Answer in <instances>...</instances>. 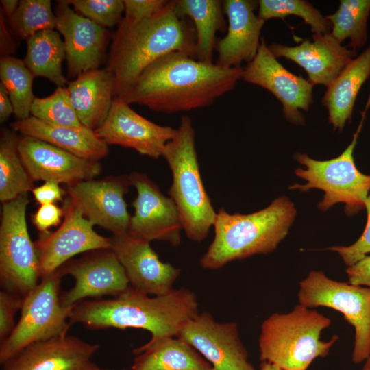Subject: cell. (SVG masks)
<instances>
[{
  "label": "cell",
  "mask_w": 370,
  "mask_h": 370,
  "mask_svg": "<svg viewBox=\"0 0 370 370\" xmlns=\"http://www.w3.org/2000/svg\"><path fill=\"white\" fill-rule=\"evenodd\" d=\"M243 68H225L174 51L149 64L117 96L130 104L174 114L211 106L242 79Z\"/></svg>",
  "instance_id": "cell-1"
},
{
  "label": "cell",
  "mask_w": 370,
  "mask_h": 370,
  "mask_svg": "<svg viewBox=\"0 0 370 370\" xmlns=\"http://www.w3.org/2000/svg\"><path fill=\"white\" fill-rule=\"evenodd\" d=\"M175 1L138 21L121 19L112 36L106 69L114 79V97L129 88L152 62L171 52L195 58L196 33L191 20L179 16Z\"/></svg>",
  "instance_id": "cell-2"
},
{
  "label": "cell",
  "mask_w": 370,
  "mask_h": 370,
  "mask_svg": "<svg viewBox=\"0 0 370 370\" xmlns=\"http://www.w3.org/2000/svg\"><path fill=\"white\" fill-rule=\"evenodd\" d=\"M198 313L197 296L188 289H172L151 297L130 286L112 298L77 304L69 322L92 330L143 329L150 332L151 340H156L177 336L184 323Z\"/></svg>",
  "instance_id": "cell-3"
},
{
  "label": "cell",
  "mask_w": 370,
  "mask_h": 370,
  "mask_svg": "<svg viewBox=\"0 0 370 370\" xmlns=\"http://www.w3.org/2000/svg\"><path fill=\"white\" fill-rule=\"evenodd\" d=\"M297 214L294 204L286 196L251 214L217 213L214 237L200 259L206 269H217L233 260L273 251L288 233Z\"/></svg>",
  "instance_id": "cell-4"
},
{
  "label": "cell",
  "mask_w": 370,
  "mask_h": 370,
  "mask_svg": "<svg viewBox=\"0 0 370 370\" xmlns=\"http://www.w3.org/2000/svg\"><path fill=\"white\" fill-rule=\"evenodd\" d=\"M331 319L315 310L296 306L285 314L274 313L262 323L259 336L260 360L282 370H307L317 358H324L338 336L321 338Z\"/></svg>",
  "instance_id": "cell-5"
},
{
  "label": "cell",
  "mask_w": 370,
  "mask_h": 370,
  "mask_svg": "<svg viewBox=\"0 0 370 370\" xmlns=\"http://www.w3.org/2000/svg\"><path fill=\"white\" fill-rule=\"evenodd\" d=\"M176 130L162 153L172 173L168 194L177 208L186 236L201 242L208 236L217 212L201 177L191 119L183 115Z\"/></svg>",
  "instance_id": "cell-6"
},
{
  "label": "cell",
  "mask_w": 370,
  "mask_h": 370,
  "mask_svg": "<svg viewBox=\"0 0 370 370\" xmlns=\"http://www.w3.org/2000/svg\"><path fill=\"white\" fill-rule=\"evenodd\" d=\"M367 110L362 113L361 122L352 143L338 156L328 160H317L306 153L295 155V160L305 166V169H296L295 173L306 183L294 184L289 189L301 192L310 189L323 190L324 196L317 205L323 212L337 203L345 204V212L348 216L365 208V200L370 192V175H365L357 169L353 153Z\"/></svg>",
  "instance_id": "cell-7"
},
{
  "label": "cell",
  "mask_w": 370,
  "mask_h": 370,
  "mask_svg": "<svg viewBox=\"0 0 370 370\" xmlns=\"http://www.w3.org/2000/svg\"><path fill=\"white\" fill-rule=\"evenodd\" d=\"M64 275L59 268L41 278L24 297L19 321L11 334L0 343L1 365L33 343L67 334L73 307H64L60 302V283Z\"/></svg>",
  "instance_id": "cell-8"
},
{
  "label": "cell",
  "mask_w": 370,
  "mask_h": 370,
  "mask_svg": "<svg viewBox=\"0 0 370 370\" xmlns=\"http://www.w3.org/2000/svg\"><path fill=\"white\" fill-rule=\"evenodd\" d=\"M27 194L3 204L0 225L1 290L27 295L38 284L39 258L29 236L26 209Z\"/></svg>",
  "instance_id": "cell-9"
},
{
  "label": "cell",
  "mask_w": 370,
  "mask_h": 370,
  "mask_svg": "<svg viewBox=\"0 0 370 370\" xmlns=\"http://www.w3.org/2000/svg\"><path fill=\"white\" fill-rule=\"evenodd\" d=\"M298 300L307 308L324 306L341 312L355 330L352 359L365 361L370 354V288L341 282L323 271H312L299 283Z\"/></svg>",
  "instance_id": "cell-10"
},
{
  "label": "cell",
  "mask_w": 370,
  "mask_h": 370,
  "mask_svg": "<svg viewBox=\"0 0 370 370\" xmlns=\"http://www.w3.org/2000/svg\"><path fill=\"white\" fill-rule=\"evenodd\" d=\"M64 220L55 231L40 234L34 242L40 275L43 278L57 271L73 256L86 251L111 248V238L97 233L69 197L64 200Z\"/></svg>",
  "instance_id": "cell-11"
},
{
  "label": "cell",
  "mask_w": 370,
  "mask_h": 370,
  "mask_svg": "<svg viewBox=\"0 0 370 370\" xmlns=\"http://www.w3.org/2000/svg\"><path fill=\"white\" fill-rule=\"evenodd\" d=\"M130 178L137 196L132 203L134 213L130 219L128 235L149 243L162 241L173 246L180 245L183 227L173 200L163 195L146 174L134 172Z\"/></svg>",
  "instance_id": "cell-12"
},
{
  "label": "cell",
  "mask_w": 370,
  "mask_h": 370,
  "mask_svg": "<svg viewBox=\"0 0 370 370\" xmlns=\"http://www.w3.org/2000/svg\"><path fill=\"white\" fill-rule=\"evenodd\" d=\"M242 79L271 92L282 104L285 118L291 123L304 125L312 99L313 84L284 68L261 38L254 58L243 68Z\"/></svg>",
  "instance_id": "cell-13"
},
{
  "label": "cell",
  "mask_w": 370,
  "mask_h": 370,
  "mask_svg": "<svg viewBox=\"0 0 370 370\" xmlns=\"http://www.w3.org/2000/svg\"><path fill=\"white\" fill-rule=\"evenodd\" d=\"M130 175L85 180L67 186L69 197L93 225L113 236L128 234L131 217L124 199L131 186Z\"/></svg>",
  "instance_id": "cell-14"
},
{
  "label": "cell",
  "mask_w": 370,
  "mask_h": 370,
  "mask_svg": "<svg viewBox=\"0 0 370 370\" xmlns=\"http://www.w3.org/2000/svg\"><path fill=\"white\" fill-rule=\"evenodd\" d=\"M177 336L197 351L213 370H256L248 360L234 322L219 323L203 312L184 323Z\"/></svg>",
  "instance_id": "cell-15"
},
{
  "label": "cell",
  "mask_w": 370,
  "mask_h": 370,
  "mask_svg": "<svg viewBox=\"0 0 370 370\" xmlns=\"http://www.w3.org/2000/svg\"><path fill=\"white\" fill-rule=\"evenodd\" d=\"M75 279L69 291L60 295L64 307H73L87 298L116 296L130 286L125 271L111 249H99L61 267Z\"/></svg>",
  "instance_id": "cell-16"
},
{
  "label": "cell",
  "mask_w": 370,
  "mask_h": 370,
  "mask_svg": "<svg viewBox=\"0 0 370 370\" xmlns=\"http://www.w3.org/2000/svg\"><path fill=\"white\" fill-rule=\"evenodd\" d=\"M176 130L150 121L121 98L114 97L107 118L95 132L108 145L132 148L141 155L157 159L162 156Z\"/></svg>",
  "instance_id": "cell-17"
},
{
  "label": "cell",
  "mask_w": 370,
  "mask_h": 370,
  "mask_svg": "<svg viewBox=\"0 0 370 370\" xmlns=\"http://www.w3.org/2000/svg\"><path fill=\"white\" fill-rule=\"evenodd\" d=\"M57 3L56 29L64 38L69 76L76 78L99 69L105 60L109 31L76 12L65 0Z\"/></svg>",
  "instance_id": "cell-18"
},
{
  "label": "cell",
  "mask_w": 370,
  "mask_h": 370,
  "mask_svg": "<svg viewBox=\"0 0 370 370\" xmlns=\"http://www.w3.org/2000/svg\"><path fill=\"white\" fill-rule=\"evenodd\" d=\"M18 149L33 180L73 185L92 180L101 171L100 161L85 159L32 137L21 135Z\"/></svg>",
  "instance_id": "cell-19"
},
{
  "label": "cell",
  "mask_w": 370,
  "mask_h": 370,
  "mask_svg": "<svg viewBox=\"0 0 370 370\" xmlns=\"http://www.w3.org/2000/svg\"><path fill=\"white\" fill-rule=\"evenodd\" d=\"M99 345L64 335L33 343L1 364V370H109L92 360Z\"/></svg>",
  "instance_id": "cell-20"
},
{
  "label": "cell",
  "mask_w": 370,
  "mask_h": 370,
  "mask_svg": "<svg viewBox=\"0 0 370 370\" xmlns=\"http://www.w3.org/2000/svg\"><path fill=\"white\" fill-rule=\"evenodd\" d=\"M110 249L123 265L132 288L153 296L173 289L180 269L161 261L149 242L128 234L112 236Z\"/></svg>",
  "instance_id": "cell-21"
},
{
  "label": "cell",
  "mask_w": 370,
  "mask_h": 370,
  "mask_svg": "<svg viewBox=\"0 0 370 370\" xmlns=\"http://www.w3.org/2000/svg\"><path fill=\"white\" fill-rule=\"evenodd\" d=\"M269 48L278 58L291 60L307 73L313 84L330 86L345 66L357 56L356 51L343 46L332 34H314L298 45L272 43Z\"/></svg>",
  "instance_id": "cell-22"
},
{
  "label": "cell",
  "mask_w": 370,
  "mask_h": 370,
  "mask_svg": "<svg viewBox=\"0 0 370 370\" xmlns=\"http://www.w3.org/2000/svg\"><path fill=\"white\" fill-rule=\"evenodd\" d=\"M256 3L249 0L223 1L228 26L225 37L217 42L215 64L225 68L240 66L249 62L258 53L260 33L265 21L254 13Z\"/></svg>",
  "instance_id": "cell-23"
},
{
  "label": "cell",
  "mask_w": 370,
  "mask_h": 370,
  "mask_svg": "<svg viewBox=\"0 0 370 370\" xmlns=\"http://www.w3.org/2000/svg\"><path fill=\"white\" fill-rule=\"evenodd\" d=\"M73 108L81 123L95 130L107 118L112 103L114 79L103 69L85 71L67 84Z\"/></svg>",
  "instance_id": "cell-24"
},
{
  "label": "cell",
  "mask_w": 370,
  "mask_h": 370,
  "mask_svg": "<svg viewBox=\"0 0 370 370\" xmlns=\"http://www.w3.org/2000/svg\"><path fill=\"white\" fill-rule=\"evenodd\" d=\"M10 126L21 135L45 141L82 158L99 161L109 152L108 145L86 127L53 125L32 116L16 120Z\"/></svg>",
  "instance_id": "cell-25"
},
{
  "label": "cell",
  "mask_w": 370,
  "mask_h": 370,
  "mask_svg": "<svg viewBox=\"0 0 370 370\" xmlns=\"http://www.w3.org/2000/svg\"><path fill=\"white\" fill-rule=\"evenodd\" d=\"M130 370H213L190 344L177 336L149 340L133 350Z\"/></svg>",
  "instance_id": "cell-26"
},
{
  "label": "cell",
  "mask_w": 370,
  "mask_h": 370,
  "mask_svg": "<svg viewBox=\"0 0 370 370\" xmlns=\"http://www.w3.org/2000/svg\"><path fill=\"white\" fill-rule=\"evenodd\" d=\"M369 75L370 45L345 66L327 87L322 98L334 130L342 131L346 122L351 121L358 93Z\"/></svg>",
  "instance_id": "cell-27"
},
{
  "label": "cell",
  "mask_w": 370,
  "mask_h": 370,
  "mask_svg": "<svg viewBox=\"0 0 370 370\" xmlns=\"http://www.w3.org/2000/svg\"><path fill=\"white\" fill-rule=\"evenodd\" d=\"M175 11L180 17L190 18L195 27L196 44L195 58L213 63L216 49V33L227 28L223 1L219 0H175Z\"/></svg>",
  "instance_id": "cell-28"
},
{
  "label": "cell",
  "mask_w": 370,
  "mask_h": 370,
  "mask_svg": "<svg viewBox=\"0 0 370 370\" xmlns=\"http://www.w3.org/2000/svg\"><path fill=\"white\" fill-rule=\"evenodd\" d=\"M26 42L23 61L34 77H45L58 86L68 84L62 68L66 59L65 47L58 31L40 32L29 38Z\"/></svg>",
  "instance_id": "cell-29"
},
{
  "label": "cell",
  "mask_w": 370,
  "mask_h": 370,
  "mask_svg": "<svg viewBox=\"0 0 370 370\" xmlns=\"http://www.w3.org/2000/svg\"><path fill=\"white\" fill-rule=\"evenodd\" d=\"M19 136L16 131L4 129L0 138V200L3 204L27 194L34 188V180L20 156Z\"/></svg>",
  "instance_id": "cell-30"
},
{
  "label": "cell",
  "mask_w": 370,
  "mask_h": 370,
  "mask_svg": "<svg viewBox=\"0 0 370 370\" xmlns=\"http://www.w3.org/2000/svg\"><path fill=\"white\" fill-rule=\"evenodd\" d=\"M370 0H341L338 10L326 16L332 36L341 43L349 38L348 47L356 51L367 40V21Z\"/></svg>",
  "instance_id": "cell-31"
},
{
  "label": "cell",
  "mask_w": 370,
  "mask_h": 370,
  "mask_svg": "<svg viewBox=\"0 0 370 370\" xmlns=\"http://www.w3.org/2000/svg\"><path fill=\"white\" fill-rule=\"evenodd\" d=\"M34 77L23 60L12 56L1 57V83L10 97L17 120L30 116L31 107L36 97L32 90Z\"/></svg>",
  "instance_id": "cell-32"
},
{
  "label": "cell",
  "mask_w": 370,
  "mask_h": 370,
  "mask_svg": "<svg viewBox=\"0 0 370 370\" xmlns=\"http://www.w3.org/2000/svg\"><path fill=\"white\" fill-rule=\"evenodd\" d=\"M8 21L12 32L21 40H27L40 32L54 30L56 16L50 0H21Z\"/></svg>",
  "instance_id": "cell-33"
},
{
  "label": "cell",
  "mask_w": 370,
  "mask_h": 370,
  "mask_svg": "<svg viewBox=\"0 0 370 370\" xmlns=\"http://www.w3.org/2000/svg\"><path fill=\"white\" fill-rule=\"evenodd\" d=\"M258 16L264 21L289 15L301 17L314 34L331 32V25L325 16L310 2L304 0H260Z\"/></svg>",
  "instance_id": "cell-34"
},
{
  "label": "cell",
  "mask_w": 370,
  "mask_h": 370,
  "mask_svg": "<svg viewBox=\"0 0 370 370\" xmlns=\"http://www.w3.org/2000/svg\"><path fill=\"white\" fill-rule=\"evenodd\" d=\"M32 116L47 123L81 128L80 121L72 104L66 87L58 86L49 96L35 97L30 110Z\"/></svg>",
  "instance_id": "cell-35"
},
{
  "label": "cell",
  "mask_w": 370,
  "mask_h": 370,
  "mask_svg": "<svg viewBox=\"0 0 370 370\" xmlns=\"http://www.w3.org/2000/svg\"><path fill=\"white\" fill-rule=\"evenodd\" d=\"M78 14L100 26L108 28L118 25L123 18V0H65Z\"/></svg>",
  "instance_id": "cell-36"
},
{
  "label": "cell",
  "mask_w": 370,
  "mask_h": 370,
  "mask_svg": "<svg viewBox=\"0 0 370 370\" xmlns=\"http://www.w3.org/2000/svg\"><path fill=\"white\" fill-rule=\"evenodd\" d=\"M367 219L365 230L360 237L349 246H333L326 249L338 253L344 263L350 267L370 253V192L365 200Z\"/></svg>",
  "instance_id": "cell-37"
},
{
  "label": "cell",
  "mask_w": 370,
  "mask_h": 370,
  "mask_svg": "<svg viewBox=\"0 0 370 370\" xmlns=\"http://www.w3.org/2000/svg\"><path fill=\"white\" fill-rule=\"evenodd\" d=\"M24 297L12 292L0 291V343L12 332L16 324L15 315L21 309Z\"/></svg>",
  "instance_id": "cell-38"
},
{
  "label": "cell",
  "mask_w": 370,
  "mask_h": 370,
  "mask_svg": "<svg viewBox=\"0 0 370 370\" xmlns=\"http://www.w3.org/2000/svg\"><path fill=\"white\" fill-rule=\"evenodd\" d=\"M168 1L166 0H123L125 5L123 18L130 21H138L149 17L163 8Z\"/></svg>",
  "instance_id": "cell-39"
},
{
  "label": "cell",
  "mask_w": 370,
  "mask_h": 370,
  "mask_svg": "<svg viewBox=\"0 0 370 370\" xmlns=\"http://www.w3.org/2000/svg\"><path fill=\"white\" fill-rule=\"evenodd\" d=\"M62 217H64L62 208L56 204H42L32 216V221L42 233L49 231L51 227L58 225Z\"/></svg>",
  "instance_id": "cell-40"
},
{
  "label": "cell",
  "mask_w": 370,
  "mask_h": 370,
  "mask_svg": "<svg viewBox=\"0 0 370 370\" xmlns=\"http://www.w3.org/2000/svg\"><path fill=\"white\" fill-rule=\"evenodd\" d=\"M34 199L40 205L55 204L62 201L64 191L60 188V183L48 180L32 190Z\"/></svg>",
  "instance_id": "cell-41"
},
{
  "label": "cell",
  "mask_w": 370,
  "mask_h": 370,
  "mask_svg": "<svg viewBox=\"0 0 370 370\" xmlns=\"http://www.w3.org/2000/svg\"><path fill=\"white\" fill-rule=\"evenodd\" d=\"M348 282L353 285H365L370 288V256H365L346 269Z\"/></svg>",
  "instance_id": "cell-42"
},
{
  "label": "cell",
  "mask_w": 370,
  "mask_h": 370,
  "mask_svg": "<svg viewBox=\"0 0 370 370\" xmlns=\"http://www.w3.org/2000/svg\"><path fill=\"white\" fill-rule=\"evenodd\" d=\"M16 51V46L6 25L5 16L0 14V52L1 56H8Z\"/></svg>",
  "instance_id": "cell-43"
},
{
  "label": "cell",
  "mask_w": 370,
  "mask_h": 370,
  "mask_svg": "<svg viewBox=\"0 0 370 370\" xmlns=\"http://www.w3.org/2000/svg\"><path fill=\"white\" fill-rule=\"evenodd\" d=\"M14 113V108L10 97L4 87L0 84V122L1 123L6 121Z\"/></svg>",
  "instance_id": "cell-44"
},
{
  "label": "cell",
  "mask_w": 370,
  "mask_h": 370,
  "mask_svg": "<svg viewBox=\"0 0 370 370\" xmlns=\"http://www.w3.org/2000/svg\"><path fill=\"white\" fill-rule=\"evenodd\" d=\"M1 9L3 14L8 19L12 17L16 12L20 1L18 0H1Z\"/></svg>",
  "instance_id": "cell-45"
},
{
  "label": "cell",
  "mask_w": 370,
  "mask_h": 370,
  "mask_svg": "<svg viewBox=\"0 0 370 370\" xmlns=\"http://www.w3.org/2000/svg\"><path fill=\"white\" fill-rule=\"evenodd\" d=\"M258 370H282L273 364L267 362H262Z\"/></svg>",
  "instance_id": "cell-46"
},
{
  "label": "cell",
  "mask_w": 370,
  "mask_h": 370,
  "mask_svg": "<svg viewBox=\"0 0 370 370\" xmlns=\"http://www.w3.org/2000/svg\"><path fill=\"white\" fill-rule=\"evenodd\" d=\"M362 370H370V354L369 357L365 360Z\"/></svg>",
  "instance_id": "cell-47"
},
{
  "label": "cell",
  "mask_w": 370,
  "mask_h": 370,
  "mask_svg": "<svg viewBox=\"0 0 370 370\" xmlns=\"http://www.w3.org/2000/svg\"><path fill=\"white\" fill-rule=\"evenodd\" d=\"M369 99H370V96H369Z\"/></svg>",
  "instance_id": "cell-48"
}]
</instances>
